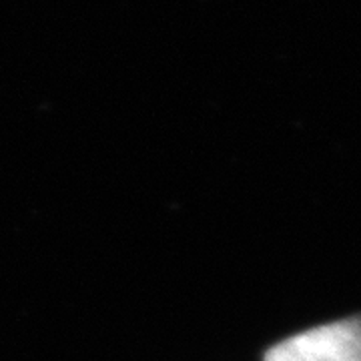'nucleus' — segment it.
<instances>
[{"mask_svg":"<svg viewBox=\"0 0 361 361\" xmlns=\"http://www.w3.org/2000/svg\"><path fill=\"white\" fill-rule=\"evenodd\" d=\"M265 361H361V315L289 337L271 348Z\"/></svg>","mask_w":361,"mask_h":361,"instance_id":"nucleus-1","label":"nucleus"}]
</instances>
